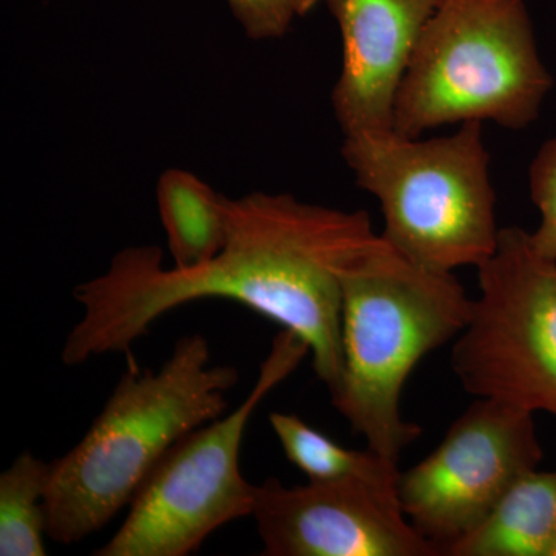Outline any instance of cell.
I'll list each match as a JSON object with an SVG mask.
<instances>
[{
  "label": "cell",
  "mask_w": 556,
  "mask_h": 556,
  "mask_svg": "<svg viewBox=\"0 0 556 556\" xmlns=\"http://www.w3.org/2000/svg\"><path fill=\"white\" fill-rule=\"evenodd\" d=\"M556 471L533 470L447 556H555Z\"/></svg>",
  "instance_id": "8fae6325"
},
{
  "label": "cell",
  "mask_w": 556,
  "mask_h": 556,
  "mask_svg": "<svg viewBox=\"0 0 556 556\" xmlns=\"http://www.w3.org/2000/svg\"><path fill=\"white\" fill-rule=\"evenodd\" d=\"M51 464L21 453L0 475V555L46 556Z\"/></svg>",
  "instance_id": "5bb4252c"
},
{
  "label": "cell",
  "mask_w": 556,
  "mask_h": 556,
  "mask_svg": "<svg viewBox=\"0 0 556 556\" xmlns=\"http://www.w3.org/2000/svg\"><path fill=\"white\" fill-rule=\"evenodd\" d=\"M342 159L382 207V237L416 265L439 273L484 265L500 229L482 123L433 139L396 131L345 137Z\"/></svg>",
  "instance_id": "5b68a950"
},
{
  "label": "cell",
  "mask_w": 556,
  "mask_h": 556,
  "mask_svg": "<svg viewBox=\"0 0 556 556\" xmlns=\"http://www.w3.org/2000/svg\"><path fill=\"white\" fill-rule=\"evenodd\" d=\"M308 354L305 340L281 328L248 397L233 412L179 439L135 493L115 535L94 555L186 556L219 527L252 517L257 485L240 470L249 419Z\"/></svg>",
  "instance_id": "8992f818"
},
{
  "label": "cell",
  "mask_w": 556,
  "mask_h": 556,
  "mask_svg": "<svg viewBox=\"0 0 556 556\" xmlns=\"http://www.w3.org/2000/svg\"><path fill=\"white\" fill-rule=\"evenodd\" d=\"M269 424L289 463L309 481H361L396 492L397 464L375 450L345 448L291 413H270Z\"/></svg>",
  "instance_id": "4fadbf2b"
},
{
  "label": "cell",
  "mask_w": 556,
  "mask_h": 556,
  "mask_svg": "<svg viewBox=\"0 0 556 556\" xmlns=\"http://www.w3.org/2000/svg\"><path fill=\"white\" fill-rule=\"evenodd\" d=\"M530 195L541 222L530 233L533 247L543 257L556 262V138L544 142L529 170Z\"/></svg>",
  "instance_id": "9a60e30c"
},
{
  "label": "cell",
  "mask_w": 556,
  "mask_h": 556,
  "mask_svg": "<svg viewBox=\"0 0 556 556\" xmlns=\"http://www.w3.org/2000/svg\"><path fill=\"white\" fill-rule=\"evenodd\" d=\"M249 39L270 40L287 35L295 17L317 0H225Z\"/></svg>",
  "instance_id": "2e32d148"
},
{
  "label": "cell",
  "mask_w": 556,
  "mask_h": 556,
  "mask_svg": "<svg viewBox=\"0 0 556 556\" xmlns=\"http://www.w3.org/2000/svg\"><path fill=\"white\" fill-rule=\"evenodd\" d=\"M478 270L481 294L453 346V372L471 396L556 416L555 260L510 226Z\"/></svg>",
  "instance_id": "52a82bcc"
},
{
  "label": "cell",
  "mask_w": 556,
  "mask_h": 556,
  "mask_svg": "<svg viewBox=\"0 0 556 556\" xmlns=\"http://www.w3.org/2000/svg\"><path fill=\"white\" fill-rule=\"evenodd\" d=\"M78 444L51 463L47 533L75 544L129 506L144 479L175 444L228 409L239 369L212 365L201 334L185 336L159 371L134 357Z\"/></svg>",
  "instance_id": "7a4b0ae2"
},
{
  "label": "cell",
  "mask_w": 556,
  "mask_h": 556,
  "mask_svg": "<svg viewBox=\"0 0 556 556\" xmlns=\"http://www.w3.org/2000/svg\"><path fill=\"white\" fill-rule=\"evenodd\" d=\"M473 299L453 273L416 265L382 236L342 273V378L331 396L368 448L399 464L422 434L401 397L427 354L466 329Z\"/></svg>",
  "instance_id": "3957f363"
},
{
  "label": "cell",
  "mask_w": 556,
  "mask_h": 556,
  "mask_svg": "<svg viewBox=\"0 0 556 556\" xmlns=\"http://www.w3.org/2000/svg\"><path fill=\"white\" fill-rule=\"evenodd\" d=\"M541 459L533 413L478 397L426 459L399 475V506L444 556Z\"/></svg>",
  "instance_id": "ba28073f"
},
{
  "label": "cell",
  "mask_w": 556,
  "mask_h": 556,
  "mask_svg": "<svg viewBox=\"0 0 556 556\" xmlns=\"http://www.w3.org/2000/svg\"><path fill=\"white\" fill-rule=\"evenodd\" d=\"M225 247L192 269L164 268L159 247L123 249L101 276L73 291L83 317L65 339L62 362L123 353L170 311L225 299L269 318L308 343L317 378L334 396L342 378V273L379 239L368 212H345L252 192L229 199Z\"/></svg>",
  "instance_id": "6da1fadb"
},
{
  "label": "cell",
  "mask_w": 556,
  "mask_h": 556,
  "mask_svg": "<svg viewBox=\"0 0 556 556\" xmlns=\"http://www.w3.org/2000/svg\"><path fill=\"white\" fill-rule=\"evenodd\" d=\"M156 203L175 268L204 265L225 247L229 199L199 175L167 169L156 185Z\"/></svg>",
  "instance_id": "7c38bea8"
},
{
  "label": "cell",
  "mask_w": 556,
  "mask_h": 556,
  "mask_svg": "<svg viewBox=\"0 0 556 556\" xmlns=\"http://www.w3.org/2000/svg\"><path fill=\"white\" fill-rule=\"evenodd\" d=\"M252 517L268 556H441L399 506L361 481L257 485Z\"/></svg>",
  "instance_id": "9c48e42d"
},
{
  "label": "cell",
  "mask_w": 556,
  "mask_h": 556,
  "mask_svg": "<svg viewBox=\"0 0 556 556\" xmlns=\"http://www.w3.org/2000/svg\"><path fill=\"white\" fill-rule=\"evenodd\" d=\"M555 556H556V551H555Z\"/></svg>",
  "instance_id": "e0dca14e"
},
{
  "label": "cell",
  "mask_w": 556,
  "mask_h": 556,
  "mask_svg": "<svg viewBox=\"0 0 556 556\" xmlns=\"http://www.w3.org/2000/svg\"><path fill=\"white\" fill-rule=\"evenodd\" d=\"M552 87L525 0H441L402 79L394 131L419 138L471 121L526 129Z\"/></svg>",
  "instance_id": "277c9868"
},
{
  "label": "cell",
  "mask_w": 556,
  "mask_h": 556,
  "mask_svg": "<svg viewBox=\"0 0 556 556\" xmlns=\"http://www.w3.org/2000/svg\"><path fill=\"white\" fill-rule=\"evenodd\" d=\"M342 35L332 109L345 137L394 130V108L420 33L441 0H324Z\"/></svg>",
  "instance_id": "30bf717a"
}]
</instances>
